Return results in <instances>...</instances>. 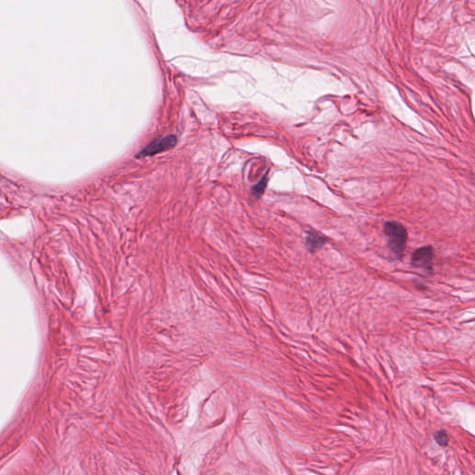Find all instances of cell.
<instances>
[{
  "mask_svg": "<svg viewBox=\"0 0 475 475\" xmlns=\"http://www.w3.org/2000/svg\"><path fill=\"white\" fill-rule=\"evenodd\" d=\"M384 233L388 239V245L395 256L402 257L407 241V231L403 225L395 221L384 224Z\"/></svg>",
  "mask_w": 475,
  "mask_h": 475,
  "instance_id": "1",
  "label": "cell"
},
{
  "mask_svg": "<svg viewBox=\"0 0 475 475\" xmlns=\"http://www.w3.org/2000/svg\"><path fill=\"white\" fill-rule=\"evenodd\" d=\"M434 249L432 246H424L419 248L412 253L411 263L417 268L424 269L427 272L433 271L434 265Z\"/></svg>",
  "mask_w": 475,
  "mask_h": 475,
  "instance_id": "2",
  "label": "cell"
},
{
  "mask_svg": "<svg viewBox=\"0 0 475 475\" xmlns=\"http://www.w3.org/2000/svg\"><path fill=\"white\" fill-rule=\"evenodd\" d=\"M176 144V137L174 135H170L167 137H164L159 141L152 142L150 145H148L146 148H144L141 152L139 154H137V158H141L146 156H152L155 155L157 153L165 152L167 150L172 149Z\"/></svg>",
  "mask_w": 475,
  "mask_h": 475,
  "instance_id": "3",
  "label": "cell"
},
{
  "mask_svg": "<svg viewBox=\"0 0 475 475\" xmlns=\"http://www.w3.org/2000/svg\"><path fill=\"white\" fill-rule=\"evenodd\" d=\"M326 237L320 233L316 232L314 230H311L307 233L306 239H305V245L309 252L314 253L317 250H319L326 243Z\"/></svg>",
  "mask_w": 475,
  "mask_h": 475,
  "instance_id": "4",
  "label": "cell"
},
{
  "mask_svg": "<svg viewBox=\"0 0 475 475\" xmlns=\"http://www.w3.org/2000/svg\"><path fill=\"white\" fill-rule=\"evenodd\" d=\"M266 183H267V177L265 176L264 177H263V179L260 182L256 184L253 187V190H252L253 195L256 196V197H260L263 194L264 192V189L266 187Z\"/></svg>",
  "mask_w": 475,
  "mask_h": 475,
  "instance_id": "5",
  "label": "cell"
},
{
  "mask_svg": "<svg viewBox=\"0 0 475 475\" xmlns=\"http://www.w3.org/2000/svg\"><path fill=\"white\" fill-rule=\"evenodd\" d=\"M435 441L441 446H446L448 444V436L445 431H439L435 435Z\"/></svg>",
  "mask_w": 475,
  "mask_h": 475,
  "instance_id": "6",
  "label": "cell"
}]
</instances>
